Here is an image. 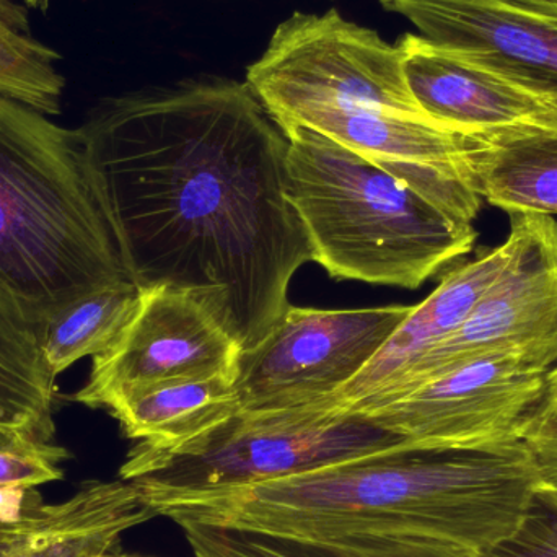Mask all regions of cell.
Returning a JSON list of instances; mask_svg holds the SVG:
<instances>
[{"label": "cell", "instance_id": "1", "mask_svg": "<svg viewBox=\"0 0 557 557\" xmlns=\"http://www.w3.org/2000/svg\"><path fill=\"white\" fill-rule=\"evenodd\" d=\"M77 131L134 284L198 295L242 352L257 347L313 258L285 198L287 136L247 82L104 98Z\"/></svg>", "mask_w": 557, "mask_h": 557}, {"label": "cell", "instance_id": "2", "mask_svg": "<svg viewBox=\"0 0 557 557\" xmlns=\"http://www.w3.org/2000/svg\"><path fill=\"white\" fill-rule=\"evenodd\" d=\"M520 441L473 448L399 445L166 507L178 523L287 536H428L480 553L509 539L542 484Z\"/></svg>", "mask_w": 557, "mask_h": 557}, {"label": "cell", "instance_id": "3", "mask_svg": "<svg viewBox=\"0 0 557 557\" xmlns=\"http://www.w3.org/2000/svg\"><path fill=\"white\" fill-rule=\"evenodd\" d=\"M133 282L78 131L0 95V295L45 324Z\"/></svg>", "mask_w": 557, "mask_h": 557}, {"label": "cell", "instance_id": "4", "mask_svg": "<svg viewBox=\"0 0 557 557\" xmlns=\"http://www.w3.org/2000/svg\"><path fill=\"white\" fill-rule=\"evenodd\" d=\"M284 193L333 278L421 287L473 251L476 219L307 126L285 127Z\"/></svg>", "mask_w": 557, "mask_h": 557}, {"label": "cell", "instance_id": "5", "mask_svg": "<svg viewBox=\"0 0 557 557\" xmlns=\"http://www.w3.org/2000/svg\"><path fill=\"white\" fill-rule=\"evenodd\" d=\"M405 444L367 416L331 403L238 411L180 447L134 445L120 478L162 516L166 507L202 494L282 480Z\"/></svg>", "mask_w": 557, "mask_h": 557}, {"label": "cell", "instance_id": "6", "mask_svg": "<svg viewBox=\"0 0 557 557\" xmlns=\"http://www.w3.org/2000/svg\"><path fill=\"white\" fill-rule=\"evenodd\" d=\"M247 84L270 114L331 103L429 117L409 90L398 45L336 10L297 12L282 22L248 67Z\"/></svg>", "mask_w": 557, "mask_h": 557}, {"label": "cell", "instance_id": "7", "mask_svg": "<svg viewBox=\"0 0 557 557\" xmlns=\"http://www.w3.org/2000/svg\"><path fill=\"white\" fill-rule=\"evenodd\" d=\"M412 310L414 305L350 310L288 305L273 331L240 354L234 383L240 411H284L333 401Z\"/></svg>", "mask_w": 557, "mask_h": 557}, {"label": "cell", "instance_id": "8", "mask_svg": "<svg viewBox=\"0 0 557 557\" xmlns=\"http://www.w3.org/2000/svg\"><path fill=\"white\" fill-rule=\"evenodd\" d=\"M509 237V261L463 324L429 350L369 414L487 354L516 350L542 372L557 367V221L553 215L510 214Z\"/></svg>", "mask_w": 557, "mask_h": 557}, {"label": "cell", "instance_id": "9", "mask_svg": "<svg viewBox=\"0 0 557 557\" xmlns=\"http://www.w3.org/2000/svg\"><path fill=\"white\" fill-rule=\"evenodd\" d=\"M136 313L120 336L94 357L75 401L88 408L172 383L237 375L242 347L198 295L159 285L139 288Z\"/></svg>", "mask_w": 557, "mask_h": 557}, {"label": "cell", "instance_id": "10", "mask_svg": "<svg viewBox=\"0 0 557 557\" xmlns=\"http://www.w3.org/2000/svg\"><path fill=\"white\" fill-rule=\"evenodd\" d=\"M548 373L516 350L468 360L367 418L414 447L473 448L520 441Z\"/></svg>", "mask_w": 557, "mask_h": 557}, {"label": "cell", "instance_id": "11", "mask_svg": "<svg viewBox=\"0 0 557 557\" xmlns=\"http://www.w3.org/2000/svg\"><path fill=\"white\" fill-rule=\"evenodd\" d=\"M429 41L536 91H557V0H380Z\"/></svg>", "mask_w": 557, "mask_h": 557}, {"label": "cell", "instance_id": "12", "mask_svg": "<svg viewBox=\"0 0 557 557\" xmlns=\"http://www.w3.org/2000/svg\"><path fill=\"white\" fill-rule=\"evenodd\" d=\"M412 97L432 120L470 134L543 131L557 134V110L474 55L403 35L398 42Z\"/></svg>", "mask_w": 557, "mask_h": 557}, {"label": "cell", "instance_id": "13", "mask_svg": "<svg viewBox=\"0 0 557 557\" xmlns=\"http://www.w3.org/2000/svg\"><path fill=\"white\" fill-rule=\"evenodd\" d=\"M512 255V240L487 248L474 260L448 268L441 284L403 321L369 366L333 398L336 408L369 414L406 373L467 320Z\"/></svg>", "mask_w": 557, "mask_h": 557}, {"label": "cell", "instance_id": "14", "mask_svg": "<svg viewBox=\"0 0 557 557\" xmlns=\"http://www.w3.org/2000/svg\"><path fill=\"white\" fill-rule=\"evenodd\" d=\"M129 481H88L61 503L0 520V557H104L123 533L156 519Z\"/></svg>", "mask_w": 557, "mask_h": 557}, {"label": "cell", "instance_id": "15", "mask_svg": "<svg viewBox=\"0 0 557 557\" xmlns=\"http://www.w3.org/2000/svg\"><path fill=\"white\" fill-rule=\"evenodd\" d=\"M481 199L509 214H557V134H480L471 157Z\"/></svg>", "mask_w": 557, "mask_h": 557}, {"label": "cell", "instance_id": "16", "mask_svg": "<svg viewBox=\"0 0 557 557\" xmlns=\"http://www.w3.org/2000/svg\"><path fill=\"white\" fill-rule=\"evenodd\" d=\"M196 557H474L476 552L428 536L344 533L287 536L205 523H182Z\"/></svg>", "mask_w": 557, "mask_h": 557}, {"label": "cell", "instance_id": "17", "mask_svg": "<svg viewBox=\"0 0 557 557\" xmlns=\"http://www.w3.org/2000/svg\"><path fill=\"white\" fill-rule=\"evenodd\" d=\"M235 379L172 383L113 403L110 414L124 435L150 448H175L240 411Z\"/></svg>", "mask_w": 557, "mask_h": 557}, {"label": "cell", "instance_id": "18", "mask_svg": "<svg viewBox=\"0 0 557 557\" xmlns=\"http://www.w3.org/2000/svg\"><path fill=\"white\" fill-rule=\"evenodd\" d=\"M45 324L0 295V425L54 437V376L42 359Z\"/></svg>", "mask_w": 557, "mask_h": 557}, {"label": "cell", "instance_id": "19", "mask_svg": "<svg viewBox=\"0 0 557 557\" xmlns=\"http://www.w3.org/2000/svg\"><path fill=\"white\" fill-rule=\"evenodd\" d=\"M134 282H120L87 295L48 321L41 352L51 375L67 370L84 357H95L114 343L139 305Z\"/></svg>", "mask_w": 557, "mask_h": 557}, {"label": "cell", "instance_id": "20", "mask_svg": "<svg viewBox=\"0 0 557 557\" xmlns=\"http://www.w3.org/2000/svg\"><path fill=\"white\" fill-rule=\"evenodd\" d=\"M28 9L16 0H0V95L46 116L61 113L65 78L61 55L32 32Z\"/></svg>", "mask_w": 557, "mask_h": 557}, {"label": "cell", "instance_id": "21", "mask_svg": "<svg viewBox=\"0 0 557 557\" xmlns=\"http://www.w3.org/2000/svg\"><path fill=\"white\" fill-rule=\"evenodd\" d=\"M65 448L22 429L0 425V500H25L36 487L62 480Z\"/></svg>", "mask_w": 557, "mask_h": 557}, {"label": "cell", "instance_id": "22", "mask_svg": "<svg viewBox=\"0 0 557 557\" xmlns=\"http://www.w3.org/2000/svg\"><path fill=\"white\" fill-rule=\"evenodd\" d=\"M474 557H557V509L536 491L519 529Z\"/></svg>", "mask_w": 557, "mask_h": 557}, {"label": "cell", "instance_id": "23", "mask_svg": "<svg viewBox=\"0 0 557 557\" xmlns=\"http://www.w3.org/2000/svg\"><path fill=\"white\" fill-rule=\"evenodd\" d=\"M542 467L543 476H557V416L540 405L522 434Z\"/></svg>", "mask_w": 557, "mask_h": 557}, {"label": "cell", "instance_id": "24", "mask_svg": "<svg viewBox=\"0 0 557 557\" xmlns=\"http://www.w3.org/2000/svg\"><path fill=\"white\" fill-rule=\"evenodd\" d=\"M542 405L557 416V367L546 375V393Z\"/></svg>", "mask_w": 557, "mask_h": 557}, {"label": "cell", "instance_id": "25", "mask_svg": "<svg viewBox=\"0 0 557 557\" xmlns=\"http://www.w3.org/2000/svg\"><path fill=\"white\" fill-rule=\"evenodd\" d=\"M539 493L543 494L557 509V476H543Z\"/></svg>", "mask_w": 557, "mask_h": 557}, {"label": "cell", "instance_id": "26", "mask_svg": "<svg viewBox=\"0 0 557 557\" xmlns=\"http://www.w3.org/2000/svg\"><path fill=\"white\" fill-rule=\"evenodd\" d=\"M28 10H36V12H46L49 9L51 0H18Z\"/></svg>", "mask_w": 557, "mask_h": 557}, {"label": "cell", "instance_id": "27", "mask_svg": "<svg viewBox=\"0 0 557 557\" xmlns=\"http://www.w3.org/2000/svg\"><path fill=\"white\" fill-rule=\"evenodd\" d=\"M542 94L545 95L546 100L557 110V91H542Z\"/></svg>", "mask_w": 557, "mask_h": 557}, {"label": "cell", "instance_id": "28", "mask_svg": "<svg viewBox=\"0 0 557 557\" xmlns=\"http://www.w3.org/2000/svg\"><path fill=\"white\" fill-rule=\"evenodd\" d=\"M104 557H126V556H104Z\"/></svg>", "mask_w": 557, "mask_h": 557}]
</instances>
